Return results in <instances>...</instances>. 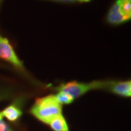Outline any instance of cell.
Returning <instances> with one entry per match:
<instances>
[{
  "instance_id": "obj_10",
  "label": "cell",
  "mask_w": 131,
  "mask_h": 131,
  "mask_svg": "<svg viewBox=\"0 0 131 131\" xmlns=\"http://www.w3.org/2000/svg\"><path fill=\"white\" fill-rule=\"evenodd\" d=\"M13 96L12 90L6 87H0V101L9 99Z\"/></svg>"
},
{
  "instance_id": "obj_14",
  "label": "cell",
  "mask_w": 131,
  "mask_h": 131,
  "mask_svg": "<svg viewBox=\"0 0 131 131\" xmlns=\"http://www.w3.org/2000/svg\"><path fill=\"white\" fill-rule=\"evenodd\" d=\"M2 0H0V4L2 3Z\"/></svg>"
},
{
  "instance_id": "obj_3",
  "label": "cell",
  "mask_w": 131,
  "mask_h": 131,
  "mask_svg": "<svg viewBox=\"0 0 131 131\" xmlns=\"http://www.w3.org/2000/svg\"><path fill=\"white\" fill-rule=\"evenodd\" d=\"M0 58L9 62L17 69H23L22 61L17 56L9 40L0 35Z\"/></svg>"
},
{
  "instance_id": "obj_9",
  "label": "cell",
  "mask_w": 131,
  "mask_h": 131,
  "mask_svg": "<svg viewBox=\"0 0 131 131\" xmlns=\"http://www.w3.org/2000/svg\"><path fill=\"white\" fill-rule=\"evenodd\" d=\"M57 100L61 105L63 104H70L74 101V98L66 93L62 92V91H58V93L56 95Z\"/></svg>"
},
{
  "instance_id": "obj_7",
  "label": "cell",
  "mask_w": 131,
  "mask_h": 131,
  "mask_svg": "<svg viewBox=\"0 0 131 131\" xmlns=\"http://www.w3.org/2000/svg\"><path fill=\"white\" fill-rule=\"evenodd\" d=\"M49 125L53 131H69L66 120L62 114L54 118L49 123Z\"/></svg>"
},
{
  "instance_id": "obj_4",
  "label": "cell",
  "mask_w": 131,
  "mask_h": 131,
  "mask_svg": "<svg viewBox=\"0 0 131 131\" xmlns=\"http://www.w3.org/2000/svg\"><path fill=\"white\" fill-rule=\"evenodd\" d=\"M109 90L113 93L120 95L122 97H130L131 96V82L121 81V82H113L111 81Z\"/></svg>"
},
{
  "instance_id": "obj_13",
  "label": "cell",
  "mask_w": 131,
  "mask_h": 131,
  "mask_svg": "<svg viewBox=\"0 0 131 131\" xmlns=\"http://www.w3.org/2000/svg\"><path fill=\"white\" fill-rule=\"evenodd\" d=\"M75 1H79L81 2H90V0H75Z\"/></svg>"
},
{
  "instance_id": "obj_8",
  "label": "cell",
  "mask_w": 131,
  "mask_h": 131,
  "mask_svg": "<svg viewBox=\"0 0 131 131\" xmlns=\"http://www.w3.org/2000/svg\"><path fill=\"white\" fill-rule=\"evenodd\" d=\"M119 9L127 20L131 18V0H117Z\"/></svg>"
},
{
  "instance_id": "obj_6",
  "label": "cell",
  "mask_w": 131,
  "mask_h": 131,
  "mask_svg": "<svg viewBox=\"0 0 131 131\" xmlns=\"http://www.w3.org/2000/svg\"><path fill=\"white\" fill-rule=\"evenodd\" d=\"M0 112L2 117H5L10 122H16L22 116L23 114L19 105L16 103L9 105Z\"/></svg>"
},
{
  "instance_id": "obj_5",
  "label": "cell",
  "mask_w": 131,
  "mask_h": 131,
  "mask_svg": "<svg viewBox=\"0 0 131 131\" xmlns=\"http://www.w3.org/2000/svg\"><path fill=\"white\" fill-rule=\"evenodd\" d=\"M106 20L108 24L112 25H119L128 21L121 13L117 1L115 2V3L109 9L106 17Z\"/></svg>"
},
{
  "instance_id": "obj_11",
  "label": "cell",
  "mask_w": 131,
  "mask_h": 131,
  "mask_svg": "<svg viewBox=\"0 0 131 131\" xmlns=\"http://www.w3.org/2000/svg\"><path fill=\"white\" fill-rule=\"evenodd\" d=\"M0 131H13L12 128L4 121L1 112H0Z\"/></svg>"
},
{
  "instance_id": "obj_1",
  "label": "cell",
  "mask_w": 131,
  "mask_h": 131,
  "mask_svg": "<svg viewBox=\"0 0 131 131\" xmlns=\"http://www.w3.org/2000/svg\"><path fill=\"white\" fill-rule=\"evenodd\" d=\"M30 112L40 122L49 125L54 118L62 114V105L58 101L56 95H49L37 98Z\"/></svg>"
},
{
  "instance_id": "obj_12",
  "label": "cell",
  "mask_w": 131,
  "mask_h": 131,
  "mask_svg": "<svg viewBox=\"0 0 131 131\" xmlns=\"http://www.w3.org/2000/svg\"><path fill=\"white\" fill-rule=\"evenodd\" d=\"M54 1H58V2H74L75 0H54Z\"/></svg>"
},
{
  "instance_id": "obj_2",
  "label": "cell",
  "mask_w": 131,
  "mask_h": 131,
  "mask_svg": "<svg viewBox=\"0 0 131 131\" xmlns=\"http://www.w3.org/2000/svg\"><path fill=\"white\" fill-rule=\"evenodd\" d=\"M111 83L108 81H94L88 83L69 82L66 84H61L57 90L66 93L74 99L79 98L90 90L98 89H108Z\"/></svg>"
}]
</instances>
